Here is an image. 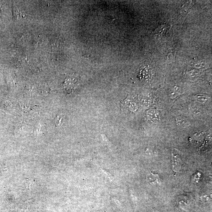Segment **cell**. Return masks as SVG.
I'll return each mask as SVG.
<instances>
[{"label": "cell", "instance_id": "8992f818", "mask_svg": "<svg viewBox=\"0 0 212 212\" xmlns=\"http://www.w3.org/2000/svg\"><path fill=\"white\" fill-rule=\"evenodd\" d=\"M190 5H191L189 4H186L184 6L182 7V10H181L180 12V15L182 16H183L184 15H187V12L186 11H187V12H188V11H189V8L190 7Z\"/></svg>", "mask_w": 212, "mask_h": 212}, {"label": "cell", "instance_id": "7a4b0ae2", "mask_svg": "<svg viewBox=\"0 0 212 212\" xmlns=\"http://www.w3.org/2000/svg\"><path fill=\"white\" fill-rule=\"evenodd\" d=\"M172 166L173 170L177 172L180 168L181 160L179 156L177 154L174 155L172 153Z\"/></svg>", "mask_w": 212, "mask_h": 212}, {"label": "cell", "instance_id": "3957f363", "mask_svg": "<svg viewBox=\"0 0 212 212\" xmlns=\"http://www.w3.org/2000/svg\"><path fill=\"white\" fill-rule=\"evenodd\" d=\"M147 115L148 120L151 122L155 123L159 120V114L157 111L155 110H149L147 112Z\"/></svg>", "mask_w": 212, "mask_h": 212}, {"label": "cell", "instance_id": "6da1fadb", "mask_svg": "<svg viewBox=\"0 0 212 212\" xmlns=\"http://www.w3.org/2000/svg\"><path fill=\"white\" fill-rule=\"evenodd\" d=\"M147 181L150 184H160L161 181L159 175L156 174L151 172L150 174H147L146 175Z\"/></svg>", "mask_w": 212, "mask_h": 212}, {"label": "cell", "instance_id": "277c9868", "mask_svg": "<svg viewBox=\"0 0 212 212\" xmlns=\"http://www.w3.org/2000/svg\"><path fill=\"white\" fill-rule=\"evenodd\" d=\"M195 98L196 101L202 104H207L210 100V97L204 94H197L195 95Z\"/></svg>", "mask_w": 212, "mask_h": 212}, {"label": "cell", "instance_id": "5b68a950", "mask_svg": "<svg viewBox=\"0 0 212 212\" xmlns=\"http://www.w3.org/2000/svg\"><path fill=\"white\" fill-rule=\"evenodd\" d=\"M176 123L177 126L183 128L187 127L190 123L186 119L182 117H178L176 119Z\"/></svg>", "mask_w": 212, "mask_h": 212}, {"label": "cell", "instance_id": "52a82bcc", "mask_svg": "<svg viewBox=\"0 0 212 212\" xmlns=\"http://www.w3.org/2000/svg\"><path fill=\"white\" fill-rule=\"evenodd\" d=\"M178 93L176 92L172 91L171 92L170 94V97L172 99H174V98H177V95H178Z\"/></svg>", "mask_w": 212, "mask_h": 212}]
</instances>
